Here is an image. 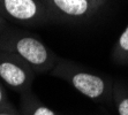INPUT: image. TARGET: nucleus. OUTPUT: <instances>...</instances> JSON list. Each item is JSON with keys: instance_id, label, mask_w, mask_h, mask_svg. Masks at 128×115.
<instances>
[{"instance_id": "10", "label": "nucleus", "mask_w": 128, "mask_h": 115, "mask_svg": "<svg viewBox=\"0 0 128 115\" xmlns=\"http://www.w3.org/2000/svg\"><path fill=\"white\" fill-rule=\"evenodd\" d=\"M10 27H12V25H10V23H9L6 18L4 17L2 14L0 13V38H1L5 33H6L9 29H10Z\"/></svg>"}, {"instance_id": "8", "label": "nucleus", "mask_w": 128, "mask_h": 115, "mask_svg": "<svg viewBox=\"0 0 128 115\" xmlns=\"http://www.w3.org/2000/svg\"><path fill=\"white\" fill-rule=\"evenodd\" d=\"M112 101L118 115H128V88L121 83H114Z\"/></svg>"}, {"instance_id": "3", "label": "nucleus", "mask_w": 128, "mask_h": 115, "mask_svg": "<svg viewBox=\"0 0 128 115\" xmlns=\"http://www.w3.org/2000/svg\"><path fill=\"white\" fill-rule=\"evenodd\" d=\"M52 22L82 24L92 20L110 0H42Z\"/></svg>"}, {"instance_id": "2", "label": "nucleus", "mask_w": 128, "mask_h": 115, "mask_svg": "<svg viewBox=\"0 0 128 115\" xmlns=\"http://www.w3.org/2000/svg\"><path fill=\"white\" fill-rule=\"evenodd\" d=\"M50 75L65 81L81 95L92 101L108 103L112 100L114 81L88 70L75 61L60 58Z\"/></svg>"}, {"instance_id": "5", "label": "nucleus", "mask_w": 128, "mask_h": 115, "mask_svg": "<svg viewBox=\"0 0 128 115\" xmlns=\"http://www.w3.org/2000/svg\"><path fill=\"white\" fill-rule=\"evenodd\" d=\"M36 73L34 69L12 52L0 51V81L18 95L32 91Z\"/></svg>"}, {"instance_id": "4", "label": "nucleus", "mask_w": 128, "mask_h": 115, "mask_svg": "<svg viewBox=\"0 0 128 115\" xmlns=\"http://www.w3.org/2000/svg\"><path fill=\"white\" fill-rule=\"evenodd\" d=\"M0 13L9 23L24 28H38L52 22L42 0H0Z\"/></svg>"}, {"instance_id": "6", "label": "nucleus", "mask_w": 128, "mask_h": 115, "mask_svg": "<svg viewBox=\"0 0 128 115\" xmlns=\"http://www.w3.org/2000/svg\"><path fill=\"white\" fill-rule=\"evenodd\" d=\"M21 115H60L57 111L46 106L32 91L21 95L20 103Z\"/></svg>"}, {"instance_id": "11", "label": "nucleus", "mask_w": 128, "mask_h": 115, "mask_svg": "<svg viewBox=\"0 0 128 115\" xmlns=\"http://www.w3.org/2000/svg\"><path fill=\"white\" fill-rule=\"evenodd\" d=\"M0 115H21L20 111L18 108L13 107H8V108H2L0 109Z\"/></svg>"}, {"instance_id": "1", "label": "nucleus", "mask_w": 128, "mask_h": 115, "mask_svg": "<svg viewBox=\"0 0 128 115\" xmlns=\"http://www.w3.org/2000/svg\"><path fill=\"white\" fill-rule=\"evenodd\" d=\"M0 51L12 52L34 69L36 75L50 74L60 56L48 45L27 30L10 27L0 38Z\"/></svg>"}, {"instance_id": "9", "label": "nucleus", "mask_w": 128, "mask_h": 115, "mask_svg": "<svg viewBox=\"0 0 128 115\" xmlns=\"http://www.w3.org/2000/svg\"><path fill=\"white\" fill-rule=\"evenodd\" d=\"M8 107H13V104L9 101L6 90H5V88L2 85V82L0 81V109L8 108Z\"/></svg>"}, {"instance_id": "7", "label": "nucleus", "mask_w": 128, "mask_h": 115, "mask_svg": "<svg viewBox=\"0 0 128 115\" xmlns=\"http://www.w3.org/2000/svg\"><path fill=\"white\" fill-rule=\"evenodd\" d=\"M111 59L116 65H128V24L112 48Z\"/></svg>"}]
</instances>
